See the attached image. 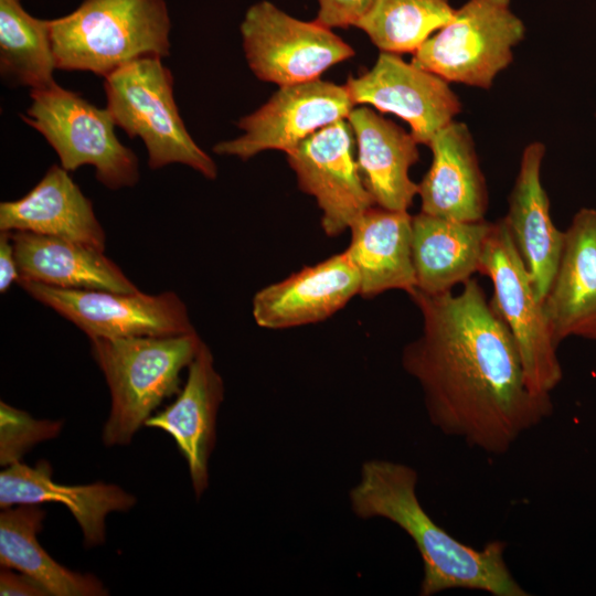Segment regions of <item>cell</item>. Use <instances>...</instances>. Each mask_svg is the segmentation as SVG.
<instances>
[{
	"instance_id": "1",
	"label": "cell",
	"mask_w": 596,
	"mask_h": 596,
	"mask_svg": "<svg viewBox=\"0 0 596 596\" xmlns=\"http://www.w3.org/2000/svg\"><path fill=\"white\" fill-rule=\"evenodd\" d=\"M407 295L422 330L403 348L401 363L419 385L435 428L503 455L551 415V394L530 387L514 339L477 279L458 294L415 288Z\"/></svg>"
},
{
	"instance_id": "2",
	"label": "cell",
	"mask_w": 596,
	"mask_h": 596,
	"mask_svg": "<svg viewBox=\"0 0 596 596\" xmlns=\"http://www.w3.org/2000/svg\"><path fill=\"white\" fill-rule=\"evenodd\" d=\"M417 471L403 462L372 458L362 462L348 493L351 512L361 520L385 519L414 542L423 563L421 596L470 589L492 596H528L504 558L505 544L482 549L460 542L439 526L417 497Z\"/></svg>"
},
{
	"instance_id": "3",
	"label": "cell",
	"mask_w": 596,
	"mask_h": 596,
	"mask_svg": "<svg viewBox=\"0 0 596 596\" xmlns=\"http://www.w3.org/2000/svg\"><path fill=\"white\" fill-rule=\"evenodd\" d=\"M89 341L92 356L110 393L102 441L115 447L128 446L157 408L180 392V374L191 364L203 340L193 331Z\"/></svg>"
},
{
	"instance_id": "4",
	"label": "cell",
	"mask_w": 596,
	"mask_h": 596,
	"mask_svg": "<svg viewBox=\"0 0 596 596\" xmlns=\"http://www.w3.org/2000/svg\"><path fill=\"white\" fill-rule=\"evenodd\" d=\"M170 30L164 0H84L51 20L55 65L106 77L132 61L168 56Z\"/></svg>"
},
{
	"instance_id": "5",
	"label": "cell",
	"mask_w": 596,
	"mask_h": 596,
	"mask_svg": "<svg viewBox=\"0 0 596 596\" xmlns=\"http://www.w3.org/2000/svg\"><path fill=\"white\" fill-rule=\"evenodd\" d=\"M107 109L116 126L139 137L148 166L185 164L206 179L217 177L214 160L188 132L173 97V76L161 57L132 61L104 77Z\"/></svg>"
},
{
	"instance_id": "6",
	"label": "cell",
	"mask_w": 596,
	"mask_h": 596,
	"mask_svg": "<svg viewBox=\"0 0 596 596\" xmlns=\"http://www.w3.org/2000/svg\"><path fill=\"white\" fill-rule=\"evenodd\" d=\"M30 97L32 103L21 118L46 139L65 170L92 166L96 179L110 190L138 182V158L116 137L107 108L100 109L56 83L31 89Z\"/></svg>"
},
{
	"instance_id": "7",
	"label": "cell",
	"mask_w": 596,
	"mask_h": 596,
	"mask_svg": "<svg viewBox=\"0 0 596 596\" xmlns=\"http://www.w3.org/2000/svg\"><path fill=\"white\" fill-rule=\"evenodd\" d=\"M525 35L511 0H468L414 53L412 63L448 83L488 89Z\"/></svg>"
},
{
	"instance_id": "8",
	"label": "cell",
	"mask_w": 596,
	"mask_h": 596,
	"mask_svg": "<svg viewBox=\"0 0 596 596\" xmlns=\"http://www.w3.org/2000/svg\"><path fill=\"white\" fill-rule=\"evenodd\" d=\"M478 273L492 284L490 302L514 339L530 387L551 394L563 379L558 345L503 217L493 223L485 242Z\"/></svg>"
},
{
	"instance_id": "9",
	"label": "cell",
	"mask_w": 596,
	"mask_h": 596,
	"mask_svg": "<svg viewBox=\"0 0 596 596\" xmlns=\"http://www.w3.org/2000/svg\"><path fill=\"white\" fill-rule=\"evenodd\" d=\"M243 49L257 78L279 86L318 79L354 50L331 29L296 19L263 0L248 8L241 23Z\"/></svg>"
},
{
	"instance_id": "10",
	"label": "cell",
	"mask_w": 596,
	"mask_h": 596,
	"mask_svg": "<svg viewBox=\"0 0 596 596\" xmlns=\"http://www.w3.org/2000/svg\"><path fill=\"white\" fill-rule=\"evenodd\" d=\"M33 299L53 309L89 339L164 337L195 331L188 308L174 291L67 289L19 279Z\"/></svg>"
},
{
	"instance_id": "11",
	"label": "cell",
	"mask_w": 596,
	"mask_h": 596,
	"mask_svg": "<svg viewBox=\"0 0 596 596\" xmlns=\"http://www.w3.org/2000/svg\"><path fill=\"white\" fill-rule=\"evenodd\" d=\"M345 85L320 78L279 89L237 123L243 135L216 143L213 151L248 160L265 150L285 153L317 130L347 119L354 108Z\"/></svg>"
},
{
	"instance_id": "12",
	"label": "cell",
	"mask_w": 596,
	"mask_h": 596,
	"mask_svg": "<svg viewBox=\"0 0 596 596\" xmlns=\"http://www.w3.org/2000/svg\"><path fill=\"white\" fill-rule=\"evenodd\" d=\"M355 139L348 119L311 134L286 152L299 189L317 201L321 227L337 237L375 205L360 174Z\"/></svg>"
},
{
	"instance_id": "13",
	"label": "cell",
	"mask_w": 596,
	"mask_h": 596,
	"mask_svg": "<svg viewBox=\"0 0 596 596\" xmlns=\"http://www.w3.org/2000/svg\"><path fill=\"white\" fill-rule=\"evenodd\" d=\"M345 86L354 104L398 116L416 141L426 146L462 107L447 81L395 53L381 52L371 70L350 76Z\"/></svg>"
},
{
	"instance_id": "14",
	"label": "cell",
	"mask_w": 596,
	"mask_h": 596,
	"mask_svg": "<svg viewBox=\"0 0 596 596\" xmlns=\"http://www.w3.org/2000/svg\"><path fill=\"white\" fill-rule=\"evenodd\" d=\"M224 393V381L215 368L213 353L202 341L175 400L145 424L173 439L187 462L198 500L210 486V459L216 444L217 416Z\"/></svg>"
},
{
	"instance_id": "15",
	"label": "cell",
	"mask_w": 596,
	"mask_h": 596,
	"mask_svg": "<svg viewBox=\"0 0 596 596\" xmlns=\"http://www.w3.org/2000/svg\"><path fill=\"white\" fill-rule=\"evenodd\" d=\"M359 294L360 277L344 251L259 289L252 311L260 328L289 329L330 318Z\"/></svg>"
},
{
	"instance_id": "16",
	"label": "cell",
	"mask_w": 596,
	"mask_h": 596,
	"mask_svg": "<svg viewBox=\"0 0 596 596\" xmlns=\"http://www.w3.org/2000/svg\"><path fill=\"white\" fill-rule=\"evenodd\" d=\"M61 503L81 528L86 549L106 541V518L114 512H127L137 498L120 486L97 481L88 485H62L53 480L51 464L41 459L34 466L22 461L4 467L0 472V508L21 504Z\"/></svg>"
},
{
	"instance_id": "17",
	"label": "cell",
	"mask_w": 596,
	"mask_h": 596,
	"mask_svg": "<svg viewBox=\"0 0 596 596\" xmlns=\"http://www.w3.org/2000/svg\"><path fill=\"white\" fill-rule=\"evenodd\" d=\"M428 147L432 163L417 183L421 212L456 221L485 220L488 189L468 126L453 120Z\"/></svg>"
},
{
	"instance_id": "18",
	"label": "cell",
	"mask_w": 596,
	"mask_h": 596,
	"mask_svg": "<svg viewBox=\"0 0 596 596\" xmlns=\"http://www.w3.org/2000/svg\"><path fill=\"white\" fill-rule=\"evenodd\" d=\"M0 231L58 237L105 251L106 234L92 201L57 164L24 196L0 203Z\"/></svg>"
},
{
	"instance_id": "19",
	"label": "cell",
	"mask_w": 596,
	"mask_h": 596,
	"mask_svg": "<svg viewBox=\"0 0 596 596\" xmlns=\"http://www.w3.org/2000/svg\"><path fill=\"white\" fill-rule=\"evenodd\" d=\"M545 151L541 141L524 148L503 217L542 300L555 274L564 238V232L552 221L550 199L541 180Z\"/></svg>"
},
{
	"instance_id": "20",
	"label": "cell",
	"mask_w": 596,
	"mask_h": 596,
	"mask_svg": "<svg viewBox=\"0 0 596 596\" xmlns=\"http://www.w3.org/2000/svg\"><path fill=\"white\" fill-rule=\"evenodd\" d=\"M347 119L360 174L375 205L407 211L418 190L408 173L419 159L418 142L411 131L366 106L353 108Z\"/></svg>"
},
{
	"instance_id": "21",
	"label": "cell",
	"mask_w": 596,
	"mask_h": 596,
	"mask_svg": "<svg viewBox=\"0 0 596 596\" xmlns=\"http://www.w3.org/2000/svg\"><path fill=\"white\" fill-rule=\"evenodd\" d=\"M412 216L407 211L373 205L349 228L345 252L360 277V296L416 288L412 259Z\"/></svg>"
},
{
	"instance_id": "22",
	"label": "cell",
	"mask_w": 596,
	"mask_h": 596,
	"mask_svg": "<svg viewBox=\"0 0 596 596\" xmlns=\"http://www.w3.org/2000/svg\"><path fill=\"white\" fill-rule=\"evenodd\" d=\"M20 278L85 290L135 292L139 289L104 252L29 232H10Z\"/></svg>"
},
{
	"instance_id": "23",
	"label": "cell",
	"mask_w": 596,
	"mask_h": 596,
	"mask_svg": "<svg viewBox=\"0 0 596 596\" xmlns=\"http://www.w3.org/2000/svg\"><path fill=\"white\" fill-rule=\"evenodd\" d=\"M493 223L466 222L419 212L412 216V259L416 289L453 290L479 272L485 242Z\"/></svg>"
},
{
	"instance_id": "24",
	"label": "cell",
	"mask_w": 596,
	"mask_h": 596,
	"mask_svg": "<svg viewBox=\"0 0 596 596\" xmlns=\"http://www.w3.org/2000/svg\"><path fill=\"white\" fill-rule=\"evenodd\" d=\"M543 307L557 345L596 315V209H579L564 231Z\"/></svg>"
},
{
	"instance_id": "25",
	"label": "cell",
	"mask_w": 596,
	"mask_h": 596,
	"mask_svg": "<svg viewBox=\"0 0 596 596\" xmlns=\"http://www.w3.org/2000/svg\"><path fill=\"white\" fill-rule=\"evenodd\" d=\"M46 512L40 504L1 509L0 566L22 572L50 596H105L108 589L91 573L68 570L57 563L39 543Z\"/></svg>"
},
{
	"instance_id": "26",
	"label": "cell",
	"mask_w": 596,
	"mask_h": 596,
	"mask_svg": "<svg viewBox=\"0 0 596 596\" xmlns=\"http://www.w3.org/2000/svg\"><path fill=\"white\" fill-rule=\"evenodd\" d=\"M51 20L32 17L21 0H0V73L13 85L40 89L55 84Z\"/></svg>"
},
{
	"instance_id": "27",
	"label": "cell",
	"mask_w": 596,
	"mask_h": 596,
	"mask_svg": "<svg viewBox=\"0 0 596 596\" xmlns=\"http://www.w3.org/2000/svg\"><path fill=\"white\" fill-rule=\"evenodd\" d=\"M454 13L449 0H374L355 28L381 52L413 54Z\"/></svg>"
},
{
	"instance_id": "28",
	"label": "cell",
	"mask_w": 596,
	"mask_h": 596,
	"mask_svg": "<svg viewBox=\"0 0 596 596\" xmlns=\"http://www.w3.org/2000/svg\"><path fill=\"white\" fill-rule=\"evenodd\" d=\"M62 421L34 418L25 411L0 402V465L2 468L22 461L36 445L56 438Z\"/></svg>"
},
{
	"instance_id": "29",
	"label": "cell",
	"mask_w": 596,
	"mask_h": 596,
	"mask_svg": "<svg viewBox=\"0 0 596 596\" xmlns=\"http://www.w3.org/2000/svg\"><path fill=\"white\" fill-rule=\"evenodd\" d=\"M316 21L329 29L355 26L374 0H318Z\"/></svg>"
},
{
	"instance_id": "30",
	"label": "cell",
	"mask_w": 596,
	"mask_h": 596,
	"mask_svg": "<svg viewBox=\"0 0 596 596\" xmlns=\"http://www.w3.org/2000/svg\"><path fill=\"white\" fill-rule=\"evenodd\" d=\"M1 596H50L46 589L29 575L17 570L1 566Z\"/></svg>"
},
{
	"instance_id": "31",
	"label": "cell",
	"mask_w": 596,
	"mask_h": 596,
	"mask_svg": "<svg viewBox=\"0 0 596 596\" xmlns=\"http://www.w3.org/2000/svg\"><path fill=\"white\" fill-rule=\"evenodd\" d=\"M20 278L10 232L0 234V292L4 294Z\"/></svg>"
},
{
	"instance_id": "32",
	"label": "cell",
	"mask_w": 596,
	"mask_h": 596,
	"mask_svg": "<svg viewBox=\"0 0 596 596\" xmlns=\"http://www.w3.org/2000/svg\"><path fill=\"white\" fill-rule=\"evenodd\" d=\"M574 337L596 341V315L581 326Z\"/></svg>"
}]
</instances>
